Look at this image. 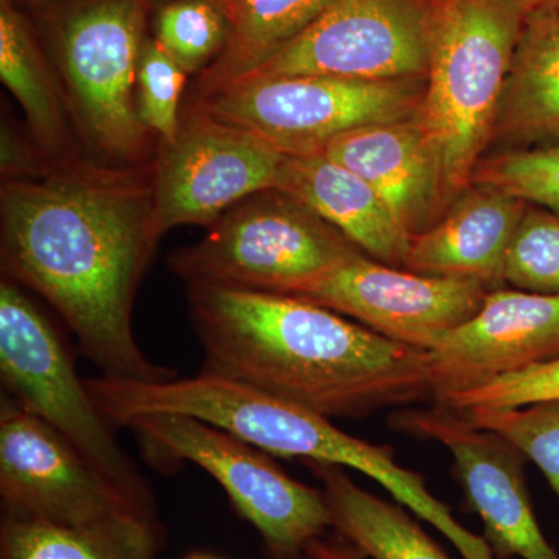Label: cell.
<instances>
[{
    "instance_id": "6da1fadb",
    "label": "cell",
    "mask_w": 559,
    "mask_h": 559,
    "mask_svg": "<svg viewBox=\"0 0 559 559\" xmlns=\"http://www.w3.org/2000/svg\"><path fill=\"white\" fill-rule=\"evenodd\" d=\"M157 240L153 189L130 176L73 168L3 186V267L60 312L105 377L178 378L143 353L132 330L135 290Z\"/></svg>"
},
{
    "instance_id": "7a4b0ae2",
    "label": "cell",
    "mask_w": 559,
    "mask_h": 559,
    "mask_svg": "<svg viewBox=\"0 0 559 559\" xmlns=\"http://www.w3.org/2000/svg\"><path fill=\"white\" fill-rule=\"evenodd\" d=\"M204 370L326 418L432 401L428 352L307 299L190 286Z\"/></svg>"
},
{
    "instance_id": "3957f363",
    "label": "cell",
    "mask_w": 559,
    "mask_h": 559,
    "mask_svg": "<svg viewBox=\"0 0 559 559\" xmlns=\"http://www.w3.org/2000/svg\"><path fill=\"white\" fill-rule=\"evenodd\" d=\"M86 385L105 418L119 428H127L128 423L143 415H187L277 457L358 471L407 509H418L429 496L425 479L401 466L388 444L356 439L336 428L330 418L210 371L164 382L102 374L87 378Z\"/></svg>"
},
{
    "instance_id": "277c9868",
    "label": "cell",
    "mask_w": 559,
    "mask_h": 559,
    "mask_svg": "<svg viewBox=\"0 0 559 559\" xmlns=\"http://www.w3.org/2000/svg\"><path fill=\"white\" fill-rule=\"evenodd\" d=\"M525 16L511 0H437L419 120L440 151L451 204L491 145Z\"/></svg>"
},
{
    "instance_id": "5b68a950",
    "label": "cell",
    "mask_w": 559,
    "mask_h": 559,
    "mask_svg": "<svg viewBox=\"0 0 559 559\" xmlns=\"http://www.w3.org/2000/svg\"><path fill=\"white\" fill-rule=\"evenodd\" d=\"M366 255L318 213L271 189L227 210L197 245L175 250L171 271L190 286L299 296L356 257Z\"/></svg>"
},
{
    "instance_id": "8992f818",
    "label": "cell",
    "mask_w": 559,
    "mask_h": 559,
    "mask_svg": "<svg viewBox=\"0 0 559 559\" xmlns=\"http://www.w3.org/2000/svg\"><path fill=\"white\" fill-rule=\"evenodd\" d=\"M151 0H47L40 24L73 114L92 150L106 159L142 156L135 86Z\"/></svg>"
},
{
    "instance_id": "52a82bcc",
    "label": "cell",
    "mask_w": 559,
    "mask_h": 559,
    "mask_svg": "<svg viewBox=\"0 0 559 559\" xmlns=\"http://www.w3.org/2000/svg\"><path fill=\"white\" fill-rule=\"evenodd\" d=\"M0 380L17 406L61 433L139 509L157 514L148 480L120 447L64 341L11 282L0 285Z\"/></svg>"
},
{
    "instance_id": "ba28073f",
    "label": "cell",
    "mask_w": 559,
    "mask_h": 559,
    "mask_svg": "<svg viewBox=\"0 0 559 559\" xmlns=\"http://www.w3.org/2000/svg\"><path fill=\"white\" fill-rule=\"evenodd\" d=\"M127 428L159 465L190 462L218 481L272 559L304 558L331 528L322 488L293 479L264 451L227 430L176 414L143 415Z\"/></svg>"
},
{
    "instance_id": "9c48e42d",
    "label": "cell",
    "mask_w": 559,
    "mask_h": 559,
    "mask_svg": "<svg viewBox=\"0 0 559 559\" xmlns=\"http://www.w3.org/2000/svg\"><path fill=\"white\" fill-rule=\"evenodd\" d=\"M426 79L325 75L246 80L200 98L197 112L259 135L286 157L312 156L345 132L417 116Z\"/></svg>"
},
{
    "instance_id": "30bf717a",
    "label": "cell",
    "mask_w": 559,
    "mask_h": 559,
    "mask_svg": "<svg viewBox=\"0 0 559 559\" xmlns=\"http://www.w3.org/2000/svg\"><path fill=\"white\" fill-rule=\"evenodd\" d=\"M433 22V0H331L307 31L241 81L428 79Z\"/></svg>"
},
{
    "instance_id": "8fae6325",
    "label": "cell",
    "mask_w": 559,
    "mask_h": 559,
    "mask_svg": "<svg viewBox=\"0 0 559 559\" xmlns=\"http://www.w3.org/2000/svg\"><path fill=\"white\" fill-rule=\"evenodd\" d=\"M389 425L451 452L452 473L466 506L484 522L481 538L495 559H559L533 510L524 474L527 459L509 440L436 403L429 409L395 412Z\"/></svg>"
},
{
    "instance_id": "7c38bea8",
    "label": "cell",
    "mask_w": 559,
    "mask_h": 559,
    "mask_svg": "<svg viewBox=\"0 0 559 559\" xmlns=\"http://www.w3.org/2000/svg\"><path fill=\"white\" fill-rule=\"evenodd\" d=\"M286 156L259 135L194 110L165 145L153 186L157 237L212 226L238 202L275 189Z\"/></svg>"
},
{
    "instance_id": "4fadbf2b",
    "label": "cell",
    "mask_w": 559,
    "mask_h": 559,
    "mask_svg": "<svg viewBox=\"0 0 559 559\" xmlns=\"http://www.w3.org/2000/svg\"><path fill=\"white\" fill-rule=\"evenodd\" d=\"M0 502L3 514L53 524L157 520L114 487L61 433L11 399L0 407Z\"/></svg>"
},
{
    "instance_id": "5bb4252c",
    "label": "cell",
    "mask_w": 559,
    "mask_h": 559,
    "mask_svg": "<svg viewBox=\"0 0 559 559\" xmlns=\"http://www.w3.org/2000/svg\"><path fill=\"white\" fill-rule=\"evenodd\" d=\"M489 290L477 280L415 274L360 255L294 297L355 320L385 340L430 352L480 310Z\"/></svg>"
},
{
    "instance_id": "9a60e30c",
    "label": "cell",
    "mask_w": 559,
    "mask_h": 559,
    "mask_svg": "<svg viewBox=\"0 0 559 559\" xmlns=\"http://www.w3.org/2000/svg\"><path fill=\"white\" fill-rule=\"evenodd\" d=\"M559 358V294L489 290L476 314L430 352L432 403Z\"/></svg>"
},
{
    "instance_id": "2e32d148",
    "label": "cell",
    "mask_w": 559,
    "mask_h": 559,
    "mask_svg": "<svg viewBox=\"0 0 559 559\" xmlns=\"http://www.w3.org/2000/svg\"><path fill=\"white\" fill-rule=\"evenodd\" d=\"M323 154L366 179L412 238L451 207L440 151L418 112L345 132Z\"/></svg>"
},
{
    "instance_id": "e0dca14e",
    "label": "cell",
    "mask_w": 559,
    "mask_h": 559,
    "mask_svg": "<svg viewBox=\"0 0 559 559\" xmlns=\"http://www.w3.org/2000/svg\"><path fill=\"white\" fill-rule=\"evenodd\" d=\"M527 204L495 187L471 183L439 223L412 238L403 270L506 288L507 250Z\"/></svg>"
},
{
    "instance_id": "ac0fdd59",
    "label": "cell",
    "mask_w": 559,
    "mask_h": 559,
    "mask_svg": "<svg viewBox=\"0 0 559 559\" xmlns=\"http://www.w3.org/2000/svg\"><path fill=\"white\" fill-rule=\"evenodd\" d=\"M275 189L318 213L370 259L403 270L412 235L380 193L340 162L323 153L286 157Z\"/></svg>"
},
{
    "instance_id": "d6986e66",
    "label": "cell",
    "mask_w": 559,
    "mask_h": 559,
    "mask_svg": "<svg viewBox=\"0 0 559 559\" xmlns=\"http://www.w3.org/2000/svg\"><path fill=\"white\" fill-rule=\"evenodd\" d=\"M492 142L509 150L559 145V14L524 22Z\"/></svg>"
},
{
    "instance_id": "ffe728a7",
    "label": "cell",
    "mask_w": 559,
    "mask_h": 559,
    "mask_svg": "<svg viewBox=\"0 0 559 559\" xmlns=\"http://www.w3.org/2000/svg\"><path fill=\"white\" fill-rule=\"evenodd\" d=\"M322 484L331 528L369 559H451L403 506L360 488L333 463L305 462Z\"/></svg>"
},
{
    "instance_id": "44dd1931",
    "label": "cell",
    "mask_w": 559,
    "mask_h": 559,
    "mask_svg": "<svg viewBox=\"0 0 559 559\" xmlns=\"http://www.w3.org/2000/svg\"><path fill=\"white\" fill-rule=\"evenodd\" d=\"M164 538L153 518L64 525L2 514L0 559H159Z\"/></svg>"
},
{
    "instance_id": "7402d4cb",
    "label": "cell",
    "mask_w": 559,
    "mask_h": 559,
    "mask_svg": "<svg viewBox=\"0 0 559 559\" xmlns=\"http://www.w3.org/2000/svg\"><path fill=\"white\" fill-rule=\"evenodd\" d=\"M226 17L227 40L200 80L201 97L238 83L307 31L331 0H210Z\"/></svg>"
},
{
    "instance_id": "603a6c76",
    "label": "cell",
    "mask_w": 559,
    "mask_h": 559,
    "mask_svg": "<svg viewBox=\"0 0 559 559\" xmlns=\"http://www.w3.org/2000/svg\"><path fill=\"white\" fill-rule=\"evenodd\" d=\"M0 79L14 95L36 140L57 150L64 139L60 95L38 40L13 0H0Z\"/></svg>"
},
{
    "instance_id": "cb8c5ba5",
    "label": "cell",
    "mask_w": 559,
    "mask_h": 559,
    "mask_svg": "<svg viewBox=\"0 0 559 559\" xmlns=\"http://www.w3.org/2000/svg\"><path fill=\"white\" fill-rule=\"evenodd\" d=\"M503 282L527 293L559 294V213L527 204L507 250Z\"/></svg>"
},
{
    "instance_id": "d4e9b609",
    "label": "cell",
    "mask_w": 559,
    "mask_h": 559,
    "mask_svg": "<svg viewBox=\"0 0 559 559\" xmlns=\"http://www.w3.org/2000/svg\"><path fill=\"white\" fill-rule=\"evenodd\" d=\"M157 43L187 73L212 64L226 46L227 22L210 0H170L156 16Z\"/></svg>"
},
{
    "instance_id": "484cf974",
    "label": "cell",
    "mask_w": 559,
    "mask_h": 559,
    "mask_svg": "<svg viewBox=\"0 0 559 559\" xmlns=\"http://www.w3.org/2000/svg\"><path fill=\"white\" fill-rule=\"evenodd\" d=\"M476 428L498 433L535 463L559 499V401L466 412Z\"/></svg>"
},
{
    "instance_id": "4316f807",
    "label": "cell",
    "mask_w": 559,
    "mask_h": 559,
    "mask_svg": "<svg viewBox=\"0 0 559 559\" xmlns=\"http://www.w3.org/2000/svg\"><path fill=\"white\" fill-rule=\"evenodd\" d=\"M471 183L495 187L559 213V145L503 150L481 157Z\"/></svg>"
},
{
    "instance_id": "83f0119b",
    "label": "cell",
    "mask_w": 559,
    "mask_h": 559,
    "mask_svg": "<svg viewBox=\"0 0 559 559\" xmlns=\"http://www.w3.org/2000/svg\"><path fill=\"white\" fill-rule=\"evenodd\" d=\"M189 73L173 60L156 39L145 38L140 50L135 106L140 123L157 132L165 145L180 130L179 102Z\"/></svg>"
},
{
    "instance_id": "f1b7e54d",
    "label": "cell",
    "mask_w": 559,
    "mask_h": 559,
    "mask_svg": "<svg viewBox=\"0 0 559 559\" xmlns=\"http://www.w3.org/2000/svg\"><path fill=\"white\" fill-rule=\"evenodd\" d=\"M559 401V358L500 377L480 388L455 393L440 403L466 414L479 409H510Z\"/></svg>"
},
{
    "instance_id": "f546056e",
    "label": "cell",
    "mask_w": 559,
    "mask_h": 559,
    "mask_svg": "<svg viewBox=\"0 0 559 559\" xmlns=\"http://www.w3.org/2000/svg\"><path fill=\"white\" fill-rule=\"evenodd\" d=\"M305 555L311 559H369L337 533L312 540Z\"/></svg>"
},
{
    "instance_id": "4dcf8cb0",
    "label": "cell",
    "mask_w": 559,
    "mask_h": 559,
    "mask_svg": "<svg viewBox=\"0 0 559 559\" xmlns=\"http://www.w3.org/2000/svg\"><path fill=\"white\" fill-rule=\"evenodd\" d=\"M33 170L35 164L31 162L27 151L22 148L21 143L14 139L9 130L2 132V170L7 173L16 171V175H25L24 171ZM5 173V175H7Z\"/></svg>"
},
{
    "instance_id": "1f68e13d",
    "label": "cell",
    "mask_w": 559,
    "mask_h": 559,
    "mask_svg": "<svg viewBox=\"0 0 559 559\" xmlns=\"http://www.w3.org/2000/svg\"><path fill=\"white\" fill-rule=\"evenodd\" d=\"M522 11L525 21L530 17L559 14V0H511Z\"/></svg>"
},
{
    "instance_id": "d6a6232c",
    "label": "cell",
    "mask_w": 559,
    "mask_h": 559,
    "mask_svg": "<svg viewBox=\"0 0 559 559\" xmlns=\"http://www.w3.org/2000/svg\"><path fill=\"white\" fill-rule=\"evenodd\" d=\"M186 559H221V558L212 557V555H205V554H193V555H190V557H187Z\"/></svg>"
},
{
    "instance_id": "836d02e7",
    "label": "cell",
    "mask_w": 559,
    "mask_h": 559,
    "mask_svg": "<svg viewBox=\"0 0 559 559\" xmlns=\"http://www.w3.org/2000/svg\"><path fill=\"white\" fill-rule=\"evenodd\" d=\"M28 2L33 3V5L40 7L44 2H47V0H28Z\"/></svg>"
},
{
    "instance_id": "e575fe53",
    "label": "cell",
    "mask_w": 559,
    "mask_h": 559,
    "mask_svg": "<svg viewBox=\"0 0 559 559\" xmlns=\"http://www.w3.org/2000/svg\"><path fill=\"white\" fill-rule=\"evenodd\" d=\"M300 559H311L310 557H307V555H305L304 558H300Z\"/></svg>"
},
{
    "instance_id": "d590c367",
    "label": "cell",
    "mask_w": 559,
    "mask_h": 559,
    "mask_svg": "<svg viewBox=\"0 0 559 559\" xmlns=\"http://www.w3.org/2000/svg\"><path fill=\"white\" fill-rule=\"evenodd\" d=\"M433 2H437V0H433Z\"/></svg>"
}]
</instances>
